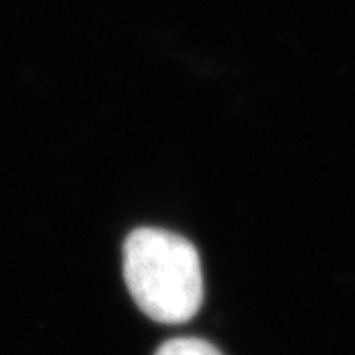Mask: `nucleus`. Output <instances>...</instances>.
Instances as JSON below:
<instances>
[{"label": "nucleus", "mask_w": 355, "mask_h": 355, "mask_svg": "<svg viewBox=\"0 0 355 355\" xmlns=\"http://www.w3.org/2000/svg\"><path fill=\"white\" fill-rule=\"evenodd\" d=\"M127 288L140 310L160 324H184L203 302L198 249L164 229H135L123 247Z\"/></svg>", "instance_id": "obj_1"}, {"label": "nucleus", "mask_w": 355, "mask_h": 355, "mask_svg": "<svg viewBox=\"0 0 355 355\" xmlns=\"http://www.w3.org/2000/svg\"><path fill=\"white\" fill-rule=\"evenodd\" d=\"M154 355H221V352L200 338H174L162 343Z\"/></svg>", "instance_id": "obj_2"}]
</instances>
